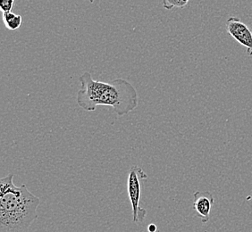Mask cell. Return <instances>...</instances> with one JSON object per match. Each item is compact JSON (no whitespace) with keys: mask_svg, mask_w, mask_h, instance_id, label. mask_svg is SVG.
<instances>
[{"mask_svg":"<svg viewBox=\"0 0 252 232\" xmlns=\"http://www.w3.org/2000/svg\"><path fill=\"white\" fill-rule=\"evenodd\" d=\"M81 88L76 101L79 107L87 112L95 111L98 106L111 107L117 116H124L138 107V93L131 83L116 79L110 83L93 80L90 73L79 78Z\"/></svg>","mask_w":252,"mask_h":232,"instance_id":"1","label":"cell"},{"mask_svg":"<svg viewBox=\"0 0 252 232\" xmlns=\"http://www.w3.org/2000/svg\"><path fill=\"white\" fill-rule=\"evenodd\" d=\"M14 176L0 179V232H29L38 218L40 199L25 184L15 186Z\"/></svg>","mask_w":252,"mask_h":232,"instance_id":"2","label":"cell"},{"mask_svg":"<svg viewBox=\"0 0 252 232\" xmlns=\"http://www.w3.org/2000/svg\"><path fill=\"white\" fill-rule=\"evenodd\" d=\"M148 178V175L141 167L133 165L128 173L127 191L132 207V215L134 223H141L145 220L147 211L141 207V181Z\"/></svg>","mask_w":252,"mask_h":232,"instance_id":"3","label":"cell"},{"mask_svg":"<svg viewBox=\"0 0 252 232\" xmlns=\"http://www.w3.org/2000/svg\"><path fill=\"white\" fill-rule=\"evenodd\" d=\"M227 33L247 49L248 56L252 57V31L237 17H229L226 21Z\"/></svg>","mask_w":252,"mask_h":232,"instance_id":"4","label":"cell"},{"mask_svg":"<svg viewBox=\"0 0 252 232\" xmlns=\"http://www.w3.org/2000/svg\"><path fill=\"white\" fill-rule=\"evenodd\" d=\"M193 198L195 212L201 219L202 223L206 224L209 223L211 209L215 203L212 194L209 191H197L194 193Z\"/></svg>","mask_w":252,"mask_h":232,"instance_id":"5","label":"cell"},{"mask_svg":"<svg viewBox=\"0 0 252 232\" xmlns=\"http://www.w3.org/2000/svg\"><path fill=\"white\" fill-rule=\"evenodd\" d=\"M3 22L6 29L9 30H16L19 29L23 24V19L21 15H15L12 12H8L3 13Z\"/></svg>","mask_w":252,"mask_h":232,"instance_id":"6","label":"cell"},{"mask_svg":"<svg viewBox=\"0 0 252 232\" xmlns=\"http://www.w3.org/2000/svg\"><path fill=\"white\" fill-rule=\"evenodd\" d=\"M163 6L166 10L184 8L188 5L189 0H161Z\"/></svg>","mask_w":252,"mask_h":232,"instance_id":"7","label":"cell"},{"mask_svg":"<svg viewBox=\"0 0 252 232\" xmlns=\"http://www.w3.org/2000/svg\"><path fill=\"white\" fill-rule=\"evenodd\" d=\"M15 2V0H0V9L3 13L11 12L14 7Z\"/></svg>","mask_w":252,"mask_h":232,"instance_id":"8","label":"cell"},{"mask_svg":"<svg viewBox=\"0 0 252 232\" xmlns=\"http://www.w3.org/2000/svg\"><path fill=\"white\" fill-rule=\"evenodd\" d=\"M157 230H158V228H157L155 224H151V225H149V227H148V232H157Z\"/></svg>","mask_w":252,"mask_h":232,"instance_id":"9","label":"cell"}]
</instances>
